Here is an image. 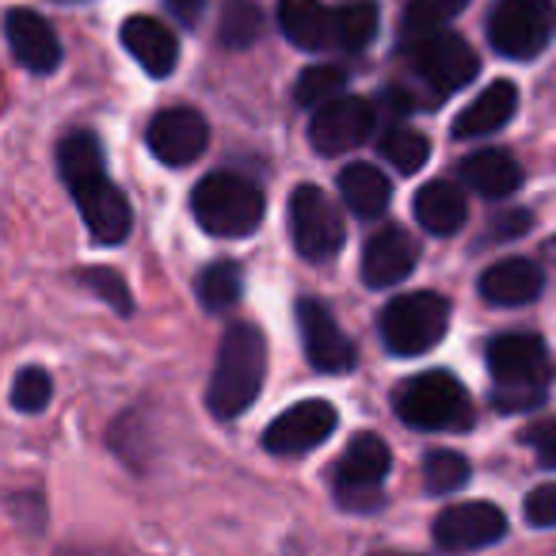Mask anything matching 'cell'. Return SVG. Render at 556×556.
<instances>
[{"label": "cell", "instance_id": "obj_38", "mask_svg": "<svg viewBox=\"0 0 556 556\" xmlns=\"http://www.w3.org/2000/svg\"><path fill=\"white\" fill-rule=\"evenodd\" d=\"M374 556H408V553H374Z\"/></svg>", "mask_w": 556, "mask_h": 556}, {"label": "cell", "instance_id": "obj_9", "mask_svg": "<svg viewBox=\"0 0 556 556\" xmlns=\"http://www.w3.org/2000/svg\"><path fill=\"white\" fill-rule=\"evenodd\" d=\"M290 237H294L298 255H305L313 263L332 260L343 248V240H348L343 217L320 187L302 184L290 194Z\"/></svg>", "mask_w": 556, "mask_h": 556}, {"label": "cell", "instance_id": "obj_37", "mask_svg": "<svg viewBox=\"0 0 556 556\" xmlns=\"http://www.w3.org/2000/svg\"><path fill=\"white\" fill-rule=\"evenodd\" d=\"M168 4H172V12H176V16L184 20V24H194L206 0H168Z\"/></svg>", "mask_w": 556, "mask_h": 556}, {"label": "cell", "instance_id": "obj_29", "mask_svg": "<svg viewBox=\"0 0 556 556\" xmlns=\"http://www.w3.org/2000/svg\"><path fill=\"white\" fill-rule=\"evenodd\" d=\"M343 85H348V73L340 65H313L298 77L294 85V100L302 108H325V103L340 100L343 96Z\"/></svg>", "mask_w": 556, "mask_h": 556}, {"label": "cell", "instance_id": "obj_13", "mask_svg": "<svg viewBox=\"0 0 556 556\" xmlns=\"http://www.w3.org/2000/svg\"><path fill=\"white\" fill-rule=\"evenodd\" d=\"M374 130V103L358 100V96H340V100L317 108L309 123V141L317 153L340 156L348 149L363 146Z\"/></svg>", "mask_w": 556, "mask_h": 556}, {"label": "cell", "instance_id": "obj_2", "mask_svg": "<svg viewBox=\"0 0 556 556\" xmlns=\"http://www.w3.org/2000/svg\"><path fill=\"white\" fill-rule=\"evenodd\" d=\"M488 370H492V404L500 412L541 408L553 386V363L541 336L507 332L488 343Z\"/></svg>", "mask_w": 556, "mask_h": 556}, {"label": "cell", "instance_id": "obj_6", "mask_svg": "<svg viewBox=\"0 0 556 556\" xmlns=\"http://www.w3.org/2000/svg\"><path fill=\"white\" fill-rule=\"evenodd\" d=\"M450 328V305L442 294H401L381 309V340L393 355L416 358L439 348Z\"/></svg>", "mask_w": 556, "mask_h": 556}, {"label": "cell", "instance_id": "obj_30", "mask_svg": "<svg viewBox=\"0 0 556 556\" xmlns=\"http://www.w3.org/2000/svg\"><path fill=\"white\" fill-rule=\"evenodd\" d=\"M469 0H408L404 9V31L408 39H424V35H434L465 9Z\"/></svg>", "mask_w": 556, "mask_h": 556}, {"label": "cell", "instance_id": "obj_31", "mask_svg": "<svg viewBox=\"0 0 556 556\" xmlns=\"http://www.w3.org/2000/svg\"><path fill=\"white\" fill-rule=\"evenodd\" d=\"M424 480L431 495H450L469 480V462L454 450H434L424 462Z\"/></svg>", "mask_w": 556, "mask_h": 556}, {"label": "cell", "instance_id": "obj_17", "mask_svg": "<svg viewBox=\"0 0 556 556\" xmlns=\"http://www.w3.org/2000/svg\"><path fill=\"white\" fill-rule=\"evenodd\" d=\"M4 35L16 54V62L31 73H54L62 65V42H58L54 27L39 16V12L12 9L4 20Z\"/></svg>", "mask_w": 556, "mask_h": 556}, {"label": "cell", "instance_id": "obj_12", "mask_svg": "<svg viewBox=\"0 0 556 556\" xmlns=\"http://www.w3.org/2000/svg\"><path fill=\"white\" fill-rule=\"evenodd\" d=\"M298 328H302L305 355H309L313 370L320 374H348L355 366V343L343 336L336 317L328 313L325 302L317 298H302L298 302Z\"/></svg>", "mask_w": 556, "mask_h": 556}, {"label": "cell", "instance_id": "obj_5", "mask_svg": "<svg viewBox=\"0 0 556 556\" xmlns=\"http://www.w3.org/2000/svg\"><path fill=\"white\" fill-rule=\"evenodd\" d=\"M191 214L214 237H248L263 222V194L232 172H214L194 187Z\"/></svg>", "mask_w": 556, "mask_h": 556}, {"label": "cell", "instance_id": "obj_22", "mask_svg": "<svg viewBox=\"0 0 556 556\" xmlns=\"http://www.w3.org/2000/svg\"><path fill=\"white\" fill-rule=\"evenodd\" d=\"M412 210H416V222L424 225L427 232H434V237H450V232L462 229L465 217H469L465 191L457 184H450V179H434V184L419 187Z\"/></svg>", "mask_w": 556, "mask_h": 556}, {"label": "cell", "instance_id": "obj_15", "mask_svg": "<svg viewBox=\"0 0 556 556\" xmlns=\"http://www.w3.org/2000/svg\"><path fill=\"white\" fill-rule=\"evenodd\" d=\"M146 141L161 164L184 168V164L199 161V156L206 153L210 126L194 108H168V111H161V115H153Z\"/></svg>", "mask_w": 556, "mask_h": 556}, {"label": "cell", "instance_id": "obj_23", "mask_svg": "<svg viewBox=\"0 0 556 556\" xmlns=\"http://www.w3.org/2000/svg\"><path fill=\"white\" fill-rule=\"evenodd\" d=\"M462 179L484 199H507L522 187V168L503 149H480L462 161Z\"/></svg>", "mask_w": 556, "mask_h": 556}, {"label": "cell", "instance_id": "obj_7", "mask_svg": "<svg viewBox=\"0 0 556 556\" xmlns=\"http://www.w3.org/2000/svg\"><path fill=\"white\" fill-rule=\"evenodd\" d=\"M556 4L553 0H500L488 16V39L503 58L530 62L553 42Z\"/></svg>", "mask_w": 556, "mask_h": 556}, {"label": "cell", "instance_id": "obj_21", "mask_svg": "<svg viewBox=\"0 0 556 556\" xmlns=\"http://www.w3.org/2000/svg\"><path fill=\"white\" fill-rule=\"evenodd\" d=\"M518 108V88L510 80H495L488 85L469 108L457 115L454 123V138H484V134H495L510 123Z\"/></svg>", "mask_w": 556, "mask_h": 556}, {"label": "cell", "instance_id": "obj_16", "mask_svg": "<svg viewBox=\"0 0 556 556\" xmlns=\"http://www.w3.org/2000/svg\"><path fill=\"white\" fill-rule=\"evenodd\" d=\"M419 260V248L416 240L408 237L404 229L389 225V229L374 232L370 244L363 252V282L374 290H389V287H401L404 278L416 270Z\"/></svg>", "mask_w": 556, "mask_h": 556}, {"label": "cell", "instance_id": "obj_35", "mask_svg": "<svg viewBox=\"0 0 556 556\" xmlns=\"http://www.w3.org/2000/svg\"><path fill=\"white\" fill-rule=\"evenodd\" d=\"M526 522L556 526V484H541L526 495Z\"/></svg>", "mask_w": 556, "mask_h": 556}, {"label": "cell", "instance_id": "obj_34", "mask_svg": "<svg viewBox=\"0 0 556 556\" xmlns=\"http://www.w3.org/2000/svg\"><path fill=\"white\" fill-rule=\"evenodd\" d=\"M526 442H530V450L538 454L541 469H556V416L533 424L530 431H526Z\"/></svg>", "mask_w": 556, "mask_h": 556}, {"label": "cell", "instance_id": "obj_4", "mask_svg": "<svg viewBox=\"0 0 556 556\" xmlns=\"http://www.w3.org/2000/svg\"><path fill=\"white\" fill-rule=\"evenodd\" d=\"M396 416L416 431H469L472 401L465 386L446 370H427L408 378L393 396Z\"/></svg>", "mask_w": 556, "mask_h": 556}, {"label": "cell", "instance_id": "obj_39", "mask_svg": "<svg viewBox=\"0 0 556 556\" xmlns=\"http://www.w3.org/2000/svg\"><path fill=\"white\" fill-rule=\"evenodd\" d=\"M58 4H77V0H58Z\"/></svg>", "mask_w": 556, "mask_h": 556}, {"label": "cell", "instance_id": "obj_3", "mask_svg": "<svg viewBox=\"0 0 556 556\" xmlns=\"http://www.w3.org/2000/svg\"><path fill=\"white\" fill-rule=\"evenodd\" d=\"M267 374V340L255 325H232L217 348L214 378L206 389V404L217 419H237L263 389Z\"/></svg>", "mask_w": 556, "mask_h": 556}, {"label": "cell", "instance_id": "obj_36", "mask_svg": "<svg viewBox=\"0 0 556 556\" xmlns=\"http://www.w3.org/2000/svg\"><path fill=\"white\" fill-rule=\"evenodd\" d=\"M492 225H495V229H488L484 240H510V237H518V232L530 229V214H526V210H510V214L495 217Z\"/></svg>", "mask_w": 556, "mask_h": 556}, {"label": "cell", "instance_id": "obj_14", "mask_svg": "<svg viewBox=\"0 0 556 556\" xmlns=\"http://www.w3.org/2000/svg\"><path fill=\"white\" fill-rule=\"evenodd\" d=\"M507 533V515L495 503H454L434 518V541L446 553H472Z\"/></svg>", "mask_w": 556, "mask_h": 556}, {"label": "cell", "instance_id": "obj_1", "mask_svg": "<svg viewBox=\"0 0 556 556\" xmlns=\"http://www.w3.org/2000/svg\"><path fill=\"white\" fill-rule=\"evenodd\" d=\"M58 168H62L65 187L73 191L80 217H85L88 232L100 244H123L130 237L134 210L130 199L111 184L108 168H103V146L96 134L77 130L58 146Z\"/></svg>", "mask_w": 556, "mask_h": 556}, {"label": "cell", "instance_id": "obj_20", "mask_svg": "<svg viewBox=\"0 0 556 556\" xmlns=\"http://www.w3.org/2000/svg\"><path fill=\"white\" fill-rule=\"evenodd\" d=\"M278 27L298 50H328L336 42V12L320 0H278Z\"/></svg>", "mask_w": 556, "mask_h": 556}, {"label": "cell", "instance_id": "obj_27", "mask_svg": "<svg viewBox=\"0 0 556 556\" xmlns=\"http://www.w3.org/2000/svg\"><path fill=\"white\" fill-rule=\"evenodd\" d=\"M378 153L386 156V161L393 164L401 176H416V172L427 164V156H431V141H427L419 130H408V126H393V130L381 138Z\"/></svg>", "mask_w": 556, "mask_h": 556}, {"label": "cell", "instance_id": "obj_8", "mask_svg": "<svg viewBox=\"0 0 556 556\" xmlns=\"http://www.w3.org/2000/svg\"><path fill=\"white\" fill-rule=\"evenodd\" d=\"M389 446L378 434H355L336 465V500L348 510L381 507V480L389 477Z\"/></svg>", "mask_w": 556, "mask_h": 556}, {"label": "cell", "instance_id": "obj_24", "mask_svg": "<svg viewBox=\"0 0 556 556\" xmlns=\"http://www.w3.org/2000/svg\"><path fill=\"white\" fill-rule=\"evenodd\" d=\"M340 194L351 206V214L358 217H381L389 210V199H393V184L381 168L374 164H348L340 172Z\"/></svg>", "mask_w": 556, "mask_h": 556}, {"label": "cell", "instance_id": "obj_10", "mask_svg": "<svg viewBox=\"0 0 556 556\" xmlns=\"http://www.w3.org/2000/svg\"><path fill=\"white\" fill-rule=\"evenodd\" d=\"M408 62H412V73H416L439 100L450 92H457V88H465L480 73V58L472 54V47L450 31H434V35H424V39H412Z\"/></svg>", "mask_w": 556, "mask_h": 556}, {"label": "cell", "instance_id": "obj_18", "mask_svg": "<svg viewBox=\"0 0 556 556\" xmlns=\"http://www.w3.org/2000/svg\"><path fill=\"white\" fill-rule=\"evenodd\" d=\"M123 47L149 77H168L179 62V39L153 16H130L123 24Z\"/></svg>", "mask_w": 556, "mask_h": 556}, {"label": "cell", "instance_id": "obj_26", "mask_svg": "<svg viewBox=\"0 0 556 556\" xmlns=\"http://www.w3.org/2000/svg\"><path fill=\"white\" fill-rule=\"evenodd\" d=\"M217 35H222V47H229V50L252 47V42L263 35L260 0H225L222 20H217Z\"/></svg>", "mask_w": 556, "mask_h": 556}, {"label": "cell", "instance_id": "obj_11", "mask_svg": "<svg viewBox=\"0 0 556 556\" xmlns=\"http://www.w3.org/2000/svg\"><path fill=\"white\" fill-rule=\"evenodd\" d=\"M336 424H340V412L328 401H302V404H294V408H287L267 427L263 446L278 457L309 454V450H317L320 442L336 431Z\"/></svg>", "mask_w": 556, "mask_h": 556}, {"label": "cell", "instance_id": "obj_32", "mask_svg": "<svg viewBox=\"0 0 556 556\" xmlns=\"http://www.w3.org/2000/svg\"><path fill=\"white\" fill-rule=\"evenodd\" d=\"M50 396H54V386H50V374L39 370V366H27L12 381V408L16 412H42Z\"/></svg>", "mask_w": 556, "mask_h": 556}, {"label": "cell", "instance_id": "obj_28", "mask_svg": "<svg viewBox=\"0 0 556 556\" xmlns=\"http://www.w3.org/2000/svg\"><path fill=\"white\" fill-rule=\"evenodd\" d=\"M378 35V4L370 0H355L336 9V42L343 50H366Z\"/></svg>", "mask_w": 556, "mask_h": 556}, {"label": "cell", "instance_id": "obj_19", "mask_svg": "<svg viewBox=\"0 0 556 556\" xmlns=\"http://www.w3.org/2000/svg\"><path fill=\"white\" fill-rule=\"evenodd\" d=\"M545 287V275L533 260H500L495 267H488L480 275V298L492 305H526L541 294Z\"/></svg>", "mask_w": 556, "mask_h": 556}, {"label": "cell", "instance_id": "obj_33", "mask_svg": "<svg viewBox=\"0 0 556 556\" xmlns=\"http://www.w3.org/2000/svg\"><path fill=\"white\" fill-rule=\"evenodd\" d=\"M80 282H85L88 290H96L115 313H123V317L134 313L130 290H126L123 275H115V270H108V267H88V270H80Z\"/></svg>", "mask_w": 556, "mask_h": 556}, {"label": "cell", "instance_id": "obj_25", "mask_svg": "<svg viewBox=\"0 0 556 556\" xmlns=\"http://www.w3.org/2000/svg\"><path fill=\"white\" fill-rule=\"evenodd\" d=\"M240 290H244V278H240V267L232 260H217L210 267L199 270L194 278V294H199V305L206 313H225L240 302Z\"/></svg>", "mask_w": 556, "mask_h": 556}]
</instances>
